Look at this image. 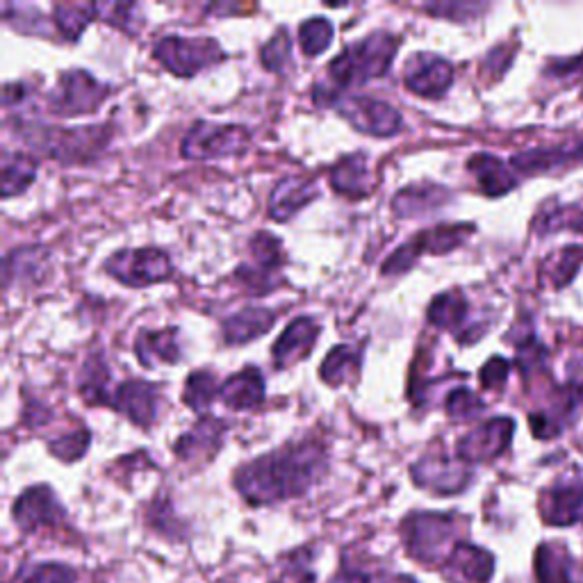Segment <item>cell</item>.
<instances>
[{
	"instance_id": "obj_14",
	"label": "cell",
	"mask_w": 583,
	"mask_h": 583,
	"mask_svg": "<svg viewBox=\"0 0 583 583\" xmlns=\"http://www.w3.org/2000/svg\"><path fill=\"white\" fill-rule=\"evenodd\" d=\"M411 472L420 488L438 495L461 493L470 481V472L463 461H451L447 456H424L411 467Z\"/></svg>"
},
{
	"instance_id": "obj_37",
	"label": "cell",
	"mask_w": 583,
	"mask_h": 583,
	"mask_svg": "<svg viewBox=\"0 0 583 583\" xmlns=\"http://www.w3.org/2000/svg\"><path fill=\"white\" fill-rule=\"evenodd\" d=\"M53 16L58 31L66 39H78L92 16H96V8L89 3H60L53 8Z\"/></svg>"
},
{
	"instance_id": "obj_35",
	"label": "cell",
	"mask_w": 583,
	"mask_h": 583,
	"mask_svg": "<svg viewBox=\"0 0 583 583\" xmlns=\"http://www.w3.org/2000/svg\"><path fill=\"white\" fill-rule=\"evenodd\" d=\"M219 392H221V386L217 381V376L208 369H196L187 376L183 401L190 405L192 411L201 413V411H206L208 405L219 397Z\"/></svg>"
},
{
	"instance_id": "obj_11",
	"label": "cell",
	"mask_w": 583,
	"mask_h": 583,
	"mask_svg": "<svg viewBox=\"0 0 583 583\" xmlns=\"http://www.w3.org/2000/svg\"><path fill=\"white\" fill-rule=\"evenodd\" d=\"M248 248H251L253 263L242 265L238 269V281L246 286L251 294H265V290H269L274 283L271 276L286 263L281 240L267 231H260L251 238Z\"/></svg>"
},
{
	"instance_id": "obj_21",
	"label": "cell",
	"mask_w": 583,
	"mask_h": 583,
	"mask_svg": "<svg viewBox=\"0 0 583 583\" xmlns=\"http://www.w3.org/2000/svg\"><path fill=\"white\" fill-rule=\"evenodd\" d=\"M221 401L233 411H251L265 399V378L256 367H244L221 386Z\"/></svg>"
},
{
	"instance_id": "obj_30",
	"label": "cell",
	"mask_w": 583,
	"mask_h": 583,
	"mask_svg": "<svg viewBox=\"0 0 583 583\" xmlns=\"http://www.w3.org/2000/svg\"><path fill=\"white\" fill-rule=\"evenodd\" d=\"M428 321L442 328V331H461L463 324L467 321L470 315V303L463 292L451 290L438 294L428 306Z\"/></svg>"
},
{
	"instance_id": "obj_12",
	"label": "cell",
	"mask_w": 583,
	"mask_h": 583,
	"mask_svg": "<svg viewBox=\"0 0 583 583\" xmlns=\"http://www.w3.org/2000/svg\"><path fill=\"white\" fill-rule=\"evenodd\" d=\"M515 424L511 417H495L484 424H478L474 430L459 442L456 453L463 463H486L497 459L511 445Z\"/></svg>"
},
{
	"instance_id": "obj_27",
	"label": "cell",
	"mask_w": 583,
	"mask_h": 583,
	"mask_svg": "<svg viewBox=\"0 0 583 583\" xmlns=\"http://www.w3.org/2000/svg\"><path fill=\"white\" fill-rule=\"evenodd\" d=\"M315 196H317V187L311 181L288 179V181L276 185L271 201H269V215L276 221H288L303 206H308Z\"/></svg>"
},
{
	"instance_id": "obj_13",
	"label": "cell",
	"mask_w": 583,
	"mask_h": 583,
	"mask_svg": "<svg viewBox=\"0 0 583 583\" xmlns=\"http://www.w3.org/2000/svg\"><path fill=\"white\" fill-rule=\"evenodd\" d=\"M451 83H453V66L438 56L417 53L405 62L403 85L405 89L422 98L445 96Z\"/></svg>"
},
{
	"instance_id": "obj_6",
	"label": "cell",
	"mask_w": 583,
	"mask_h": 583,
	"mask_svg": "<svg viewBox=\"0 0 583 583\" xmlns=\"http://www.w3.org/2000/svg\"><path fill=\"white\" fill-rule=\"evenodd\" d=\"M110 89L100 85L92 73L83 69L64 71L48 94V112H53L56 117L87 114L104 104Z\"/></svg>"
},
{
	"instance_id": "obj_39",
	"label": "cell",
	"mask_w": 583,
	"mask_h": 583,
	"mask_svg": "<svg viewBox=\"0 0 583 583\" xmlns=\"http://www.w3.org/2000/svg\"><path fill=\"white\" fill-rule=\"evenodd\" d=\"M290 56H292V39L288 35L286 28H281L276 33V37H271L263 50H260V60L269 71L281 73L288 69L290 64Z\"/></svg>"
},
{
	"instance_id": "obj_41",
	"label": "cell",
	"mask_w": 583,
	"mask_h": 583,
	"mask_svg": "<svg viewBox=\"0 0 583 583\" xmlns=\"http://www.w3.org/2000/svg\"><path fill=\"white\" fill-rule=\"evenodd\" d=\"M89 430L87 428H78L73 430V434H66L62 438H56L53 442L48 445L50 453H56L60 461L71 463V461H78L87 453L89 449Z\"/></svg>"
},
{
	"instance_id": "obj_26",
	"label": "cell",
	"mask_w": 583,
	"mask_h": 583,
	"mask_svg": "<svg viewBox=\"0 0 583 583\" xmlns=\"http://www.w3.org/2000/svg\"><path fill=\"white\" fill-rule=\"evenodd\" d=\"M276 313L269 308H244L223 321V340L228 344H246L265 336L276 321Z\"/></svg>"
},
{
	"instance_id": "obj_48",
	"label": "cell",
	"mask_w": 583,
	"mask_h": 583,
	"mask_svg": "<svg viewBox=\"0 0 583 583\" xmlns=\"http://www.w3.org/2000/svg\"><path fill=\"white\" fill-rule=\"evenodd\" d=\"M390 583H415V581L409 579V576H394Z\"/></svg>"
},
{
	"instance_id": "obj_8",
	"label": "cell",
	"mask_w": 583,
	"mask_h": 583,
	"mask_svg": "<svg viewBox=\"0 0 583 583\" xmlns=\"http://www.w3.org/2000/svg\"><path fill=\"white\" fill-rule=\"evenodd\" d=\"M472 231H474L472 223H451V226L428 228V231L417 233L411 242L401 244L392 253V256L384 265V274L386 276H397V274L409 271L424 251L436 253V256H438V253L453 251L456 246H461L467 240V235Z\"/></svg>"
},
{
	"instance_id": "obj_5",
	"label": "cell",
	"mask_w": 583,
	"mask_h": 583,
	"mask_svg": "<svg viewBox=\"0 0 583 583\" xmlns=\"http://www.w3.org/2000/svg\"><path fill=\"white\" fill-rule=\"evenodd\" d=\"M403 545L415 561L436 563L447 561V547L453 543L456 522L451 515L415 513L401 526Z\"/></svg>"
},
{
	"instance_id": "obj_3",
	"label": "cell",
	"mask_w": 583,
	"mask_h": 583,
	"mask_svg": "<svg viewBox=\"0 0 583 583\" xmlns=\"http://www.w3.org/2000/svg\"><path fill=\"white\" fill-rule=\"evenodd\" d=\"M23 139L44 156L64 165L96 158L110 139L108 125H81V129H50V125H23Z\"/></svg>"
},
{
	"instance_id": "obj_23",
	"label": "cell",
	"mask_w": 583,
	"mask_h": 583,
	"mask_svg": "<svg viewBox=\"0 0 583 583\" xmlns=\"http://www.w3.org/2000/svg\"><path fill=\"white\" fill-rule=\"evenodd\" d=\"M328 179H331V187L338 194L349 198H363L374 187L365 154H351L338 160V165L331 167Z\"/></svg>"
},
{
	"instance_id": "obj_25",
	"label": "cell",
	"mask_w": 583,
	"mask_h": 583,
	"mask_svg": "<svg viewBox=\"0 0 583 583\" xmlns=\"http://www.w3.org/2000/svg\"><path fill=\"white\" fill-rule=\"evenodd\" d=\"M135 353L144 367H156L158 363H179V331H175V328H167V331H142L135 340Z\"/></svg>"
},
{
	"instance_id": "obj_33",
	"label": "cell",
	"mask_w": 583,
	"mask_h": 583,
	"mask_svg": "<svg viewBox=\"0 0 583 583\" xmlns=\"http://www.w3.org/2000/svg\"><path fill=\"white\" fill-rule=\"evenodd\" d=\"M359 367H361V353L353 351L347 344H338L324 359L319 374H321V378H324L326 384L342 386L347 381V378H351L353 374L359 372Z\"/></svg>"
},
{
	"instance_id": "obj_28",
	"label": "cell",
	"mask_w": 583,
	"mask_h": 583,
	"mask_svg": "<svg viewBox=\"0 0 583 583\" xmlns=\"http://www.w3.org/2000/svg\"><path fill=\"white\" fill-rule=\"evenodd\" d=\"M37 160L23 150H3L0 158V171H3V198H12L28 190L37 179Z\"/></svg>"
},
{
	"instance_id": "obj_29",
	"label": "cell",
	"mask_w": 583,
	"mask_h": 583,
	"mask_svg": "<svg viewBox=\"0 0 583 583\" xmlns=\"http://www.w3.org/2000/svg\"><path fill=\"white\" fill-rule=\"evenodd\" d=\"M46 251L41 246H21L5 256L3 263V276L5 288H12L14 281L19 283H37L39 274H44L46 267Z\"/></svg>"
},
{
	"instance_id": "obj_45",
	"label": "cell",
	"mask_w": 583,
	"mask_h": 583,
	"mask_svg": "<svg viewBox=\"0 0 583 583\" xmlns=\"http://www.w3.org/2000/svg\"><path fill=\"white\" fill-rule=\"evenodd\" d=\"M509 374H511V363L506 359L495 356L484 365L478 378H481V386H484L486 390H499L506 384V378H509Z\"/></svg>"
},
{
	"instance_id": "obj_31",
	"label": "cell",
	"mask_w": 583,
	"mask_h": 583,
	"mask_svg": "<svg viewBox=\"0 0 583 583\" xmlns=\"http://www.w3.org/2000/svg\"><path fill=\"white\" fill-rule=\"evenodd\" d=\"M534 568L538 583H574L572 556L563 545L543 543L536 551Z\"/></svg>"
},
{
	"instance_id": "obj_17",
	"label": "cell",
	"mask_w": 583,
	"mask_h": 583,
	"mask_svg": "<svg viewBox=\"0 0 583 583\" xmlns=\"http://www.w3.org/2000/svg\"><path fill=\"white\" fill-rule=\"evenodd\" d=\"M110 405L137 426H148L158 413V388L148 381H125L112 397Z\"/></svg>"
},
{
	"instance_id": "obj_2",
	"label": "cell",
	"mask_w": 583,
	"mask_h": 583,
	"mask_svg": "<svg viewBox=\"0 0 583 583\" xmlns=\"http://www.w3.org/2000/svg\"><path fill=\"white\" fill-rule=\"evenodd\" d=\"M399 39L392 33L376 31L365 39L349 44L342 53L328 64V78L338 87H361L374 78H381L392 66Z\"/></svg>"
},
{
	"instance_id": "obj_46",
	"label": "cell",
	"mask_w": 583,
	"mask_h": 583,
	"mask_svg": "<svg viewBox=\"0 0 583 583\" xmlns=\"http://www.w3.org/2000/svg\"><path fill=\"white\" fill-rule=\"evenodd\" d=\"M549 75H556V78H572V75H583V53L576 58L568 60H554L547 66Z\"/></svg>"
},
{
	"instance_id": "obj_1",
	"label": "cell",
	"mask_w": 583,
	"mask_h": 583,
	"mask_svg": "<svg viewBox=\"0 0 583 583\" xmlns=\"http://www.w3.org/2000/svg\"><path fill=\"white\" fill-rule=\"evenodd\" d=\"M326 470V453L317 442H294L246 463L235 474V488L248 503H274L308 493Z\"/></svg>"
},
{
	"instance_id": "obj_20",
	"label": "cell",
	"mask_w": 583,
	"mask_h": 583,
	"mask_svg": "<svg viewBox=\"0 0 583 583\" xmlns=\"http://www.w3.org/2000/svg\"><path fill=\"white\" fill-rule=\"evenodd\" d=\"M467 169L476 179L478 190L484 192L486 196H493V198L509 194L518 185L513 167L501 162L493 154H476V156H472L467 160Z\"/></svg>"
},
{
	"instance_id": "obj_40",
	"label": "cell",
	"mask_w": 583,
	"mask_h": 583,
	"mask_svg": "<svg viewBox=\"0 0 583 583\" xmlns=\"http://www.w3.org/2000/svg\"><path fill=\"white\" fill-rule=\"evenodd\" d=\"M583 265V246H566L559 253H556V260L549 269L551 278H554V286L556 288H566L572 278L576 276L579 267Z\"/></svg>"
},
{
	"instance_id": "obj_18",
	"label": "cell",
	"mask_w": 583,
	"mask_h": 583,
	"mask_svg": "<svg viewBox=\"0 0 583 583\" xmlns=\"http://www.w3.org/2000/svg\"><path fill=\"white\" fill-rule=\"evenodd\" d=\"M319 338V326L311 317H296L288 324L286 331L278 336L271 347V356L278 367H288L303 361L313 351Z\"/></svg>"
},
{
	"instance_id": "obj_22",
	"label": "cell",
	"mask_w": 583,
	"mask_h": 583,
	"mask_svg": "<svg viewBox=\"0 0 583 583\" xmlns=\"http://www.w3.org/2000/svg\"><path fill=\"white\" fill-rule=\"evenodd\" d=\"M226 434V424L217 417H201L187 434L175 442V453H179V459L183 461H194L201 459V456H210L221 447V438Z\"/></svg>"
},
{
	"instance_id": "obj_47",
	"label": "cell",
	"mask_w": 583,
	"mask_h": 583,
	"mask_svg": "<svg viewBox=\"0 0 583 583\" xmlns=\"http://www.w3.org/2000/svg\"><path fill=\"white\" fill-rule=\"evenodd\" d=\"M559 148V158H561V169L572 167L574 162L583 165V137H579L576 142L568 144V146H556Z\"/></svg>"
},
{
	"instance_id": "obj_24",
	"label": "cell",
	"mask_w": 583,
	"mask_h": 583,
	"mask_svg": "<svg viewBox=\"0 0 583 583\" xmlns=\"http://www.w3.org/2000/svg\"><path fill=\"white\" fill-rule=\"evenodd\" d=\"M543 515L549 524L570 526L583 518V484H559L547 493Z\"/></svg>"
},
{
	"instance_id": "obj_34",
	"label": "cell",
	"mask_w": 583,
	"mask_h": 583,
	"mask_svg": "<svg viewBox=\"0 0 583 583\" xmlns=\"http://www.w3.org/2000/svg\"><path fill=\"white\" fill-rule=\"evenodd\" d=\"M108 384H110V372L106 361L98 356H89V361L83 367L81 374V394L85 397L87 403H110V392H108Z\"/></svg>"
},
{
	"instance_id": "obj_19",
	"label": "cell",
	"mask_w": 583,
	"mask_h": 583,
	"mask_svg": "<svg viewBox=\"0 0 583 583\" xmlns=\"http://www.w3.org/2000/svg\"><path fill=\"white\" fill-rule=\"evenodd\" d=\"M451 198L449 190L434 185V183H422V185H411L403 187L401 192L394 194L392 198V212L401 219H415L436 212L442 208L445 203Z\"/></svg>"
},
{
	"instance_id": "obj_10",
	"label": "cell",
	"mask_w": 583,
	"mask_h": 583,
	"mask_svg": "<svg viewBox=\"0 0 583 583\" xmlns=\"http://www.w3.org/2000/svg\"><path fill=\"white\" fill-rule=\"evenodd\" d=\"M340 114L353 125V129L372 135V137H392L401 131V114L386 104L372 96H338L333 104Z\"/></svg>"
},
{
	"instance_id": "obj_42",
	"label": "cell",
	"mask_w": 583,
	"mask_h": 583,
	"mask_svg": "<svg viewBox=\"0 0 583 583\" xmlns=\"http://www.w3.org/2000/svg\"><path fill=\"white\" fill-rule=\"evenodd\" d=\"M96 16L100 21H106V23H112L117 25V28L121 31H135V12L139 10V5L135 3H96Z\"/></svg>"
},
{
	"instance_id": "obj_32",
	"label": "cell",
	"mask_w": 583,
	"mask_h": 583,
	"mask_svg": "<svg viewBox=\"0 0 583 583\" xmlns=\"http://www.w3.org/2000/svg\"><path fill=\"white\" fill-rule=\"evenodd\" d=\"M536 231L541 235L559 233V231H574L583 235V201L568 203V206H549L545 212L536 217Z\"/></svg>"
},
{
	"instance_id": "obj_4",
	"label": "cell",
	"mask_w": 583,
	"mask_h": 583,
	"mask_svg": "<svg viewBox=\"0 0 583 583\" xmlns=\"http://www.w3.org/2000/svg\"><path fill=\"white\" fill-rule=\"evenodd\" d=\"M156 60L173 75L192 78L198 71L210 69L223 60L221 46L210 37H162L154 46Z\"/></svg>"
},
{
	"instance_id": "obj_7",
	"label": "cell",
	"mask_w": 583,
	"mask_h": 583,
	"mask_svg": "<svg viewBox=\"0 0 583 583\" xmlns=\"http://www.w3.org/2000/svg\"><path fill=\"white\" fill-rule=\"evenodd\" d=\"M106 269L119 283L129 288H148L167 281L171 276V260L162 248H123L106 260Z\"/></svg>"
},
{
	"instance_id": "obj_15",
	"label": "cell",
	"mask_w": 583,
	"mask_h": 583,
	"mask_svg": "<svg viewBox=\"0 0 583 583\" xmlns=\"http://www.w3.org/2000/svg\"><path fill=\"white\" fill-rule=\"evenodd\" d=\"M12 515L23 531H37L41 526L60 524L64 520V509L48 486H35L14 501Z\"/></svg>"
},
{
	"instance_id": "obj_16",
	"label": "cell",
	"mask_w": 583,
	"mask_h": 583,
	"mask_svg": "<svg viewBox=\"0 0 583 583\" xmlns=\"http://www.w3.org/2000/svg\"><path fill=\"white\" fill-rule=\"evenodd\" d=\"M495 570V559L476 545L456 543L442 563L445 576L453 583H488Z\"/></svg>"
},
{
	"instance_id": "obj_36",
	"label": "cell",
	"mask_w": 583,
	"mask_h": 583,
	"mask_svg": "<svg viewBox=\"0 0 583 583\" xmlns=\"http://www.w3.org/2000/svg\"><path fill=\"white\" fill-rule=\"evenodd\" d=\"M333 23L324 19V16H313L308 21L301 23L299 28V44L301 50L306 53L308 58H317L321 56L324 50L331 46L333 41Z\"/></svg>"
},
{
	"instance_id": "obj_43",
	"label": "cell",
	"mask_w": 583,
	"mask_h": 583,
	"mask_svg": "<svg viewBox=\"0 0 583 583\" xmlns=\"http://www.w3.org/2000/svg\"><path fill=\"white\" fill-rule=\"evenodd\" d=\"M426 12L436 14V16H445L451 21H470L476 19L478 14H484L488 10V5L484 3H465V0H459V3H434V5H424Z\"/></svg>"
},
{
	"instance_id": "obj_9",
	"label": "cell",
	"mask_w": 583,
	"mask_h": 583,
	"mask_svg": "<svg viewBox=\"0 0 583 583\" xmlns=\"http://www.w3.org/2000/svg\"><path fill=\"white\" fill-rule=\"evenodd\" d=\"M251 135L242 125L194 123L183 139V156L187 160H212L238 156L248 146Z\"/></svg>"
},
{
	"instance_id": "obj_38",
	"label": "cell",
	"mask_w": 583,
	"mask_h": 583,
	"mask_svg": "<svg viewBox=\"0 0 583 583\" xmlns=\"http://www.w3.org/2000/svg\"><path fill=\"white\" fill-rule=\"evenodd\" d=\"M445 411L451 420L465 422V420H474L484 413L486 403L481 401L478 394L472 392L470 388H456L449 392V397L445 401Z\"/></svg>"
},
{
	"instance_id": "obj_44",
	"label": "cell",
	"mask_w": 583,
	"mask_h": 583,
	"mask_svg": "<svg viewBox=\"0 0 583 583\" xmlns=\"http://www.w3.org/2000/svg\"><path fill=\"white\" fill-rule=\"evenodd\" d=\"M23 583H75V572L62 563H44L25 574Z\"/></svg>"
}]
</instances>
